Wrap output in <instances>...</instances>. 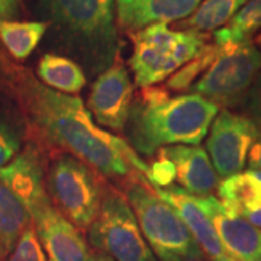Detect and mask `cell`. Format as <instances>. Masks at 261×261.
<instances>
[{
	"instance_id": "1",
	"label": "cell",
	"mask_w": 261,
	"mask_h": 261,
	"mask_svg": "<svg viewBox=\"0 0 261 261\" xmlns=\"http://www.w3.org/2000/svg\"><path fill=\"white\" fill-rule=\"evenodd\" d=\"M15 94L32 135L48 148L61 149L108 178L145 177L148 164L129 144L99 128L79 96L53 90L16 70Z\"/></svg>"
},
{
	"instance_id": "2",
	"label": "cell",
	"mask_w": 261,
	"mask_h": 261,
	"mask_svg": "<svg viewBox=\"0 0 261 261\" xmlns=\"http://www.w3.org/2000/svg\"><path fill=\"white\" fill-rule=\"evenodd\" d=\"M115 0H37L35 15L47 22L56 54L75 61L90 77L119 58Z\"/></svg>"
},
{
	"instance_id": "3",
	"label": "cell",
	"mask_w": 261,
	"mask_h": 261,
	"mask_svg": "<svg viewBox=\"0 0 261 261\" xmlns=\"http://www.w3.org/2000/svg\"><path fill=\"white\" fill-rule=\"evenodd\" d=\"M219 113V106L195 93L171 97L159 84L141 87L132 103L126 134L137 154L152 157L163 147L199 145Z\"/></svg>"
},
{
	"instance_id": "4",
	"label": "cell",
	"mask_w": 261,
	"mask_h": 261,
	"mask_svg": "<svg viewBox=\"0 0 261 261\" xmlns=\"http://www.w3.org/2000/svg\"><path fill=\"white\" fill-rule=\"evenodd\" d=\"M125 197L151 251L160 261H202L203 252L177 212L145 177L126 180Z\"/></svg>"
},
{
	"instance_id": "5",
	"label": "cell",
	"mask_w": 261,
	"mask_h": 261,
	"mask_svg": "<svg viewBox=\"0 0 261 261\" xmlns=\"http://www.w3.org/2000/svg\"><path fill=\"white\" fill-rule=\"evenodd\" d=\"M132 56L129 65L137 86H154L174 74L206 48L207 35L196 31L170 29L155 23L132 32Z\"/></svg>"
},
{
	"instance_id": "6",
	"label": "cell",
	"mask_w": 261,
	"mask_h": 261,
	"mask_svg": "<svg viewBox=\"0 0 261 261\" xmlns=\"http://www.w3.org/2000/svg\"><path fill=\"white\" fill-rule=\"evenodd\" d=\"M45 185L57 211L75 228L87 232L99 214L106 187L97 173L83 161L64 154L51 164Z\"/></svg>"
},
{
	"instance_id": "7",
	"label": "cell",
	"mask_w": 261,
	"mask_h": 261,
	"mask_svg": "<svg viewBox=\"0 0 261 261\" xmlns=\"http://www.w3.org/2000/svg\"><path fill=\"white\" fill-rule=\"evenodd\" d=\"M261 51L252 41L218 47L216 57L192 86V93L219 108L243 105L260 75Z\"/></svg>"
},
{
	"instance_id": "8",
	"label": "cell",
	"mask_w": 261,
	"mask_h": 261,
	"mask_svg": "<svg viewBox=\"0 0 261 261\" xmlns=\"http://www.w3.org/2000/svg\"><path fill=\"white\" fill-rule=\"evenodd\" d=\"M87 233L96 252L115 261H157L125 195L111 186L105 187L99 214Z\"/></svg>"
},
{
	"instance_id": "9",
	"label": "cell",
	"mask_w": 261,
	"mask_h": 261,
	"mask_svg": "<svg viewBox=\"0 0 261 261\" xmlns=\"http://www.w3.org/2000/svg\"><path fill=\"white\" fill-rule=\"evenodd\" d=\"M258 128L247 115L222 109L211 125L206 140L207 155L221 177L241 173Z\"/></svg>"
},
{
	"instance_id": "10",
	"label": "cell",
	"mask_w": 261,
	"mask_h": 261,
	"mask_svg": "<svg viewBox=\"0 0 261 261\" xmlns=\"http://www.w3.org/2000/svg\"><path fill=\"white\" fill-rule=\"evenodd\" d=\"M134 103V83L129 71L118 58L97 75L89 94V112L94 121L109 129L125 130Z\"/></svg>"
},
{
	"instance_id": "11",
	"label": "cell",
	"mask_w": 261,
	"mask_h": 261,
	"mask_svg": "<svg viewBox=\"0 0 261 261\" xmlns=\"http://www.w3.org/2000/svg\"><path fill=\"white\" fill-rule=\"evenodd\" d=\"M29 214L48 261H94V252L82 231L57 211L51 199Z\"/></svg>"
},
{
	"instance_id": "12",
	"label": "cell",
	"mask_w": 261,
	"mask_h": 261,
	"mask_svg": "<svg viewBox=\"0 0 261 261\" xmlns=\"http://www.w3.org/2000/svg\"><path fill=\"white\" fill-rule=\"evenodd\" d=\"M214 225L225 252L237 261H261V229L241 215L231 214L214 195L195 196Z\"/></svg>"
},
{
	"instance_id": "13",
	"label": "cell",
	"mask_w": 261,
	"mask_h": 261,
	"mask_svg": "<svg viewBox=\"0 0 261 261\" xmlns=\"http://www.w3.org/2000/svg\"><path fill=\"white\" fill-rule=\"evenodd\" d=\"M0 183L18 197L28 212L49 200L44 164L41 152L35 145H28L10 163L0 168Z\"/></svg>"
},
{
	"instance_id": "14",
	"label": "cell",
	"mask_w": 261,
	"mask_h": 261,
	"mask_svg": "<svg viewBox=\"0 0 261 261\" xmlns=\"http://www.w3.org/2000/svg\"><path fill=\"white\" fill-rule=\"evenodd\" d=\"M154 192L171 206L181 218L189 231L192 232L196 243L199 244L202 252L209 257L211 261H231L232 258L225 252L222 244L218 238L214 225L207 215L197 205L196 197L180 186L171 185L166 189H155Z\"/></svg>"
},
{
	"instance_id": "15",
	"label": "cell",
	"mask_w": 261,
	"mask_h": 261,
	"mask_svg": "<svg viewBox=\"0 0 261 261\" xmlns=\"http://www.w3.org/2000/svg\"><path fill=\"white\" fill-rule=\"evenodd\" d=\"M203 0H115L118 25L137 32L155 23L180 22L189 18Z\"/></svg>"
},
{
	"instance_id": "16",
	"label": "cell",
	"mask_w": 261,
	"mask_h": 261,
	"mask_svg": "<svg viewBox=\"0 0 261 261\" xmlns=\"http://www.w3.org/2000/svg\"><path fill=\"white\" fill-rule=\"evenodd\" d=\"M176 166V180L193 196L212 195L219 185L218 173L206 149L199 145H170L159 149Z\"/></svg>"
},
{
	"instance_id": "17",
	"label": "cell",
	"mask_w": 261,
	"mask_h": 261,
	"mask_svg": "<svg viewBox=\"0 0 261 261\" xmlns=\"http://www.w3.org/2000/svg\"><path fill=\"white\" fill-rule=\"evenodd\" d=\"M37 77L49 89L70 96L80 93L87 84L83 68L73 60L56 53H47L41 57Z\"/></svg>"
},
{
	"instance_id": "18",
	"label": "cell",
	"mask_w": 261,
	"mask_h": 261,
	"mask_svg": "<svg viewBox=\"0 0 261 261\" xmlns=\"http://www.w3.org/2000/svg\"><path fill=\"white\" fill-rule=\"evenodd\" d=\"M31 225L32 218L28 209L8 187L0 183V261L9 257Z\"/></svg>"
},
{
	"instance_id": "19",
	"label": "cell",
	"mask_w": 261,
	"mask_h": 261,
	"mask_svg": "<svg viewBox=\"0 0 261 261\" xmlns=\"http://www.w3.org/2000/svg\"><path fill=\"white\" fill-rule=\"evenodd\" d=\"M216 190L219 202L231 214L243 215L245 211L261 205V181L251 176L250 171L224 178Z\"/></svg>"
},
{
	"instance_id": "20",
	"label": "cell",
	"mask_w": 261,
	"mask_h": 261,
	"mask_svg": "<svg viewBox=\"0 0 261 261\" xmlns=\"http://www.w3.org/2000/svg\"><path fill=\"white\" fill-rule=\"evenodd\" d=\"M48 23L42 20H3L0 41L15 60H27L47 34Z\"/></svg>"
},
{
	"instance_id": "21",
	"label": "cell",
	"mask_w": 261,
	"mask_h": 261,
	"mask_svg": "<svg viewBox=\"0 0 261 261\" xmlns=\"http://www.w3.org/2000/svg\"><path fill=\"white\" fill-rule=\"evenodd\" d=\"M248 0H203L199 8L189 16L180 20L177 27L180 31L212 32L224 28L237 15Z\"/></svg>"
},
{
	"instance_id": "22",
	"label": "cell",
	"mask_w": 261,
	"mask_h": 261,
	"mask_svg": "<svg viewBox=\"0 0 261 261\" xmlns=\"http://www.w3.org/2000/svg\"><path fill=\"white\" fill-rule=\"evenodd\" d=\"M261 29V0H248L228 25L214 32V44L222 47L251 41Z\"/></svg>"
},
{
	"instance_id": "23",
	"label": "cell",
	"mask_w": 261,
	"mask_h": 261,
	"mask_svg": "<svg viewBox=\"0 0 261 261\" xmlns=\"http://www.w3.org/2000/svg\"><path fill=\"white\" fill-rule=\"evenodd\" d=\"M216 53H218V47L215 44L209 45L200 56L189 61L171 77H168L166 87L168 90H176V92H183L187 89H192L196 80L205 73L209 65L212 64V61L216 57Z\"/></svg>"
},
{
	"instance_id": "24",
	"label": "cell",
	"mask_w": 261,
	"mask_h": 261,
	"mask_svg": "<svg viewBox=\"0 0 261 261\" xmlns=\"http://www.w3.org/2000/svg\"><path fill=\"white\" fill-rule=\"evenodd\" d=\"M5 261H48L38 240L34 224L23 232L18 245Z\"/></svg>"
},
{
	"instance_id": "25",
	"label": "cell",
	"mask_w": 261,
	"mask_h": 261,
	"mask_svg": "<svg viewBox=\"0 0 261 261\" xmlns=\"http://www.w3.org/2000/svg\"><path fill=\"white\" fill-rule=\"evenodd\" d=\"M176 176H177V171L173 161L157 151V159L151 163V166H148V173L145 176L149 186L155 187V189H166L173 185Z\"/></svg>"
},
{
	"instance_id": "26",
	"label": "cell",
	"mask_w": 261,
	"mask_h": 261,
	"mask_svg": "<svg viewBox=\"0 0 261 261\" xmlns=\"http://www.w3.org/2000/svg\"><path fill=\"white\" fill-rule=\"evenodd\" d=\"M20 149V141L16 132L0 119V168L15 159Z\"/></svg>"
},
{
	"instance_id": "27",
	"label": "cell",
	"mask_w": 261,
	"mask_h": 261,
	"mask_svg": "<svg viewBox=\"0 0 261 261\" xmlns=\"http://www.w3.org/2000/svg\"><path fill=\"white\" fill-rule=\"evenodd\" d=\"M243 105L247 116L257 125L258 129H261V73L252 84L251 90Z\"/></svg>"
},
{
	"instance_id": "28",
	"label": "cell",
	"mask_w": 261,
	"mask_h": 261,
	"mask_svg": "<svg viewBox=\"0 0 261 261\" xmlns=\"http://www.w3.org/2000/svg\"><path fill=\"white\" fill-rule=\"evenodd\" d=\"M22 13V0H0V22L18 20Z\"/></svg>"
},
{
	"instance_id": "29",
	"label": "cell",
	"mask_w": 261,
	"mask_h": 261,
	"mask_svg": "<svg viewBox=\"0 0 261 261\" xmlns=\"http://www.w3.org/2000/svg\"><path fill=\"white\" fill-rule=\"evenodd\" d=\"M247 161H248L250 170H261V129L258 130L255 141L252 142Z\"/></svg>"
},
{
	"instance_id": "30",
	"label": "cell",
	"mask_w": 261,
	"mask_h": 261,
	"mask_svg": "<svg viewBox=\"0 0 261 261\" xmlns=\"http://www.w3.org/2000/svg\"><path fill=\"white\" fill-rule=\"evenodd\" d=\"M243 218H245L251 225H254L255 228H260L261 229V205L254 207L251 211H245L241 215Z\"/></svg>"
},
{
	"instance_id": "31",
	"label": "cell",
	"mask_w": 261,
	"mask_h": 261,
	"mask_svg": "<svg viewBox=\"0 0 261 261\" xmlns=\"http://www.w3.org/2000/svg\"><path fill=\"white\" fill-rule=\"evenodd\" d=\"M94 261H115L103 252H94Z\"/></svg>"
},
{
	"instance_id": "32",
	"label": "cell",
	"mask_w": 261,
	"mask_h": 261,
	"mask_svg": "<svg viewBox=\"0 0 261 261\" xmlns=\"http://www.w3.org/2000/svg\"><path fill=\"white\" fill-rule=\"evenodd\" d=\"M248 171H250L251 176H254L258 181H261V170H248Z\"/></svg>"
},
{
	"instance_id": "33",
	"label": "cell",
	"mask_w": 261,
	"mask_h": 261,
	"mask_svg": "<svg viewBox=\"0 0 261 261\" xmlns=\"http://www.w3.org/2000/svg\"><path fill=\"white\" fill-rule=\"evenodd\" d=\"M0 68H2V54H0Z\"/></svg>"
},
{
	"instance_id": "34",
	"label": "cell",
	"mask_w": 261,
	"mask_h": 261,
	"mask_svg": "<svg viewBox=\"0 0 261 261\" xmlns=\"http://www.w3.org/2000/svg\"><path fill=\"white\" fill-rule=\"evenodd\" d=\"M231 261H237V260H231Z\"/></svg>"
}]
</instances>
